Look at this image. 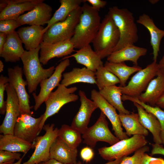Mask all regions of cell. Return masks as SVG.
Masks as SVG:
<instances>
[{"label":"cell","instance_id":"1","mask_svg":"<svg viewBox=\"0 0 164 164\" xmlns=\"http://www.w3.org/2000/svg\"><path fill=\"white\" fill-rule=\"evenodd\" d=\"M82 6V12L70 41L74 48L80 49L92 43L101 24L98 12L86 3Z\"/></svg>","mask_w":164,"mask_h":164},{"label":"cell","instance_id":"2","mask_svg":"<svg viewBox=\"0 0 164 164\" xmlns=\"http://www.w3.org/2000/svg\"><path fill=\"white\" fill-rule=\"evenodd\" d=\"M40 45L37 48L25 50L21 57L23 64V71L27 83L29 93L36 91L38 85L53 73L55 68L53 66L47 69L43 68L39 57Z\"/></svg>","mask_w":164,"mask_h":164},{"label":"cell","instance_id":"3","mask_svg":"<svg viewBox=\"0 0 164 164\" xmlns=\"http://www.w3.org/2000/svg\"><path fill=\"white\" fill-rule=\"evenodd\" d=\"M108 14L113 20L120 35L119 42L114 52L127 46L134 45L138 41V37L133 14L126 9L114 6L109 8Z\"/></svg>","mask_w":164,"mask_h":164},{"label":"cell","instance_id":"4","mask_svg":"<svg viewBox=\"0 0 164 164\" xmlns=\"http://www.w3.org/2000/svg\"><path fill=\"white\" fill-rule=\"evenodd\" d=\"M120 38L117 27L107 14L101 22L98 32L92 42L94 50L102 59L108 57L114 52Z\"/></svg>","mask_w":164,"mask_h":164},{"label":"cell","instance_id":"5","mask_svg":"<svg viewBox=\"0 0 164 164\" xmlns=\"http://www.w3.org/2000/svg\"><path fill=\"white\" fill-rule=\"evenodd\" d=\"M82 12L80 6L73 11L64 21L51 26L45 32L42 42L51 44L70 40L73 35Z\"/></svg>","mask_w":164,"mask_h":164},{"label":"cell","instance_id":"6","mask_svg":"<svg viewBox=\"0 0 164 164\" xmlns=\"http://www.w3.org/2000/svg\"><path fill=\"white\" fill-rule=\"evenodd\" d=\"M147 143L144 136L135 135L130 138L120 140L110 146L100 148L98 151L103 159L112 161L127 156L146 145Z\"/></svg>","mask_w":164,"mask_h":164},{"label":"cell","instance_id":"7","mask_svg":"<svg viewBox=\"0 0 164 164\" xmlns=\"http://www.w3.org/2000/svg\"><path fill=\"white\" fill-rule=\"evenodd\" d=\"M77 89L76 87L67 88L60 84L56 91L50 94L44 102L46 109L40 124L39 134L49 117L58 113L65 104L78 99V96L74 93Z\"/></svg>","mask_w":164,"mask_h":164},{"label":"cell","instance_id":"8","mask_svg":"<svg viewBox=\"0 0 164 164\" xmlns=\"http://www.w3.org/2000/svg\"><path fill=\"white\" fill-rule=\"evenodd\" d=\"M54 124L44 125L43 129L45 131L43 136H37L32 143L35 150L31 156L22 164H38L46 162L50 158L51 146L58 137L59 129L54 128Z\"/></svg>","mask_w":164,"mask_h":164},{"label":"cell","instance_id":"9","mask_svg":"<svg viewBox=\"0 0 164 164\" xmlns=\"http://www.w3.org/2000/svg\"><path fill=\"white\" fill-rule=\"evenodd\" d=\"M159 71L158 63L153 61L145 68L137 72L127 85L119 86L122 94L138 97L145 90L150 82L157 75Z\"/></svg>","mask_w":164,"mask_h":164},{"label":"cell","instance_id":"10","mask_svg":"<svg viewBox=\"0 0 164 164\" xmlns=\"http://www.w3.org/2000/svg\"><path fill=\"white\" fill-rule=\"evenodd\" d=\"M82 137L83 142L91 148L95 147L98 142H105L111 145L120 140L110 131L106 116L101 111L96 122L86 129Z\"/></svg>","mask_w":164,"mask_h":164},{"label":"cell","instance_id":"11","mask_svg":"<svg viewBox=\"0 0 164 164\" xmlns=\"http://www.w3.org/2000/svg\"><path fill=\"white\" fill-rule=\"evenodd\" d=\"M23 74L22 68L19 65L8 70L9 83L13 87L18 97L21 114L32 115L33 112L29 105V96L25 88L27 83L23 79Z\"/></svg>","mask_w":164,"mask_h":164},{"label":"cell","instance_id":"12","mask_svg":"<svg viewBox=\"0 0 164 164\" xmlns=\"http://www.w3.org/2000/svg\"><path fill=\"white\" fill-rule=\"evenodd\" d=\"M5 91L7 95L5 115L0 126V133L3 135L14 134L15 126L21 115L19 100L12 86L9 83Z\"/></svg>","mask_w":164,"mask_h":164},{"label":"cell","instance_id":"13","mask_svg":"<svg viewBox=\"0 0 164 164\" xmlns=\"http://www.w3.org/2000/svg\"><path fill=\"white\" fill-rule=\"evenodd\" d=\"M70 65L69 58L61 61L55 68L53 73L49 77L42 80L39 84L40 89L38 95L35 93L32 94L35 101L34 109L37 111L45 102L53 90L58 87L61 80L62 74Z\"/></svg>","mask_w":164,"mask_h":164},{"label":"cell","instance_id":"14","mask_svg":"<svg viewBox=\"0 0 164 164\" xmlns=\"http://www.w3.org/2000/svg\"><path fill=\"white\" fill-rule=\"evenodd\" d=\"M43 114L38 118L27 114H21L16 123L14 135L33 143L39 135L40 124Z\"/></svg>","mask_w":164,"mask_h":164},{"label":"cell","instance_id":"15","mask_svg":"<svg viewBox=\"0 0 164 164\" xmlns=\"http://www.w3.org/2000/svg\"><path fill=\"white\" fill-rule=\"evenodd\" d=\"M91 99L110 121L115 136L120 140L129 138L125 132L123 130L119 114L117 113L116 109L95 89L92 90L91 92Z\"/></svg>","mask_w":164,"mask_h":164},{"label":"cell","instance_id":"16","mask_svg":"<svg viewBox=\"0 0 164 164\" xmlns=\"http://www.w3.org/2000/svg\"><path fill=\"white\" fill-rule=\"evenodd\" d=\"M79 95L80 106L72 120L71 126L82 134L88 128L92 113L98 107L94 102L87 98L84 91L80 90Z\"/></svg>","mask_w":164,"mask_h":164},{"label":"cell","instance_id":"17","mask_svg":"<svg viewBox=\"0 0 164 164\" xmlns=\"http://www.w3.org/2000/svg\"><path fill=\"white\" fill-rule=\"evenodd\" d=\"M6 7L0 13V20H17L24 12L32 9L43 0H1Z\"/></svg>","mask_w":164,"mask_h":164},{"label":"cell","instance_id":"18","mask_svg":"<svg viewBox=\"0 0 164 164\" xmlns=\"http://www.w3.org/2000/svg\"><path fill=\"white\" fill-rule=\"evenodd\" d=\"M40 46L39 60L44 65L52 58L65 57L70 54L75 48L70 40L51 44L41 42Z\"/></svg>","mask_w":164,"mask_h":164},{"label":"cell","instance_id":"19","mask_svg":"<svg viewBox=\"0 0 164 164\" xmlns=\"http://www.w3.org/2000/svg\"><path fill=\"white\" fill-rule=\"evenodd\" d=\"M52 11L50 5L42 2L31 11L20 15L17 21L21 26L28 24L42 26L50 20Z\"/></svg>","mask_w":164,"mask_h":164},{"label":"cell","instance_id":"20","mask_svg":"<svg viewBox=\"0 0 164 164\" xmlns=\"http://www.w3.org/2000/svg\"><path fill=\"white\" fill-rule=\"evenodd\" d=\"M22 43L15 31L7 35L6 42L0 53V57L4 59L6 62L15 63L19 61L25 51Z\"/></svg>","mask_w":164,"mask_h":164},{"label":"cell","instance_id":"21","mask_svg":"<svg viewBox=\"0 0 164 164\" xmlns=\"http://www.w3.org/2000/svg\"><path fill=\"white\" fill-rule=\"evenodd\" d=\"M77 152V149L70 147L58 137L51 146L50 158L64 164H75Z\"/></svg>","mask_w":164,"mask_h":164},{"label":"cell","instance_id":"22","mask_svg":"<svg viewBox=\"0 0 164 164\" xmlns=\"http://www.w3.org/2000/svg\"><path fill=\"white\" fill-rule=\"evenodd\" d=\"M147 51L146 48L130 45L112 53L107 57V61L115 63L130 61L135 66H138L139 58L145 55Z\"/></svg>","mask_w":164,"mask_h":164},{"label":"cell","instance_id":"23","mask_svg":"<svg viewBox=\"0 0 164 164\" xmlns=\"http://www.w3.org/2000/svg\"><path fill=\"white\" fill-rule=\"evenodd\" d=\"M71 57L74 58L77 63L84 65L94 72L104 65L102 59L92 49L90 45L79 49L74 54L65 56L62 60Z\"/></svg>","mask_w":164,"mask_h":164},{"label":"cell","instance_id":"24","mask_svg":"<svg viewBox=\"0 0 164 164\" xmlns=\"http://www.w3.org/2000/svg\"><path fill=\"white\" fill-rule=\"evenodd\" d=\"M44 28L42 26L32 25L19 28L17 33L26 50L38 48L42 42Z\"/></svg>","mask_w":164,"mask_h":164},{"label":"cell","instance_id":"25","mask_svg":"<svg viewBox=\"0 0 164 164\" xmlns=\"http://www.w3.org/2000/svg\"><path fill=\"white\" fill-rule=\"evenodd\" d=\"M133 104L137 109L140 122L152 133L154 142L162 144L161 126L159 120L154 115L146 111L139 104L135 102Z\"/></svg>","mask_w":164,"mask_h":164},{"label":"cell","instance_id":"26","mask_svg":"<svg viewBox=\"0 0 164 164\" xmlns=\"http://www.w3.org/2000/svg\"><path fill=\"white\" fill-rule=\"evenodd\" d=\"M136 22L145 26L149 31L150 36V43L153 50V61L156 62L161 41L164 37V30L158 28L152 19L145 13L140 15Z\"/></svg>","mask_w":164,"mask_h":164},{"label":"cell","instance_id":"27","mask_svg":"<svg viewBox=\"0 0 164 164\" xmlns=\"http://www.w3.org/2000/svg\"><path fill=\"white\" fill-rule=\"evenodd\" d=\"M164 92V76L159 70L156 77L151 80L145 92L137 97L142 102L154 107Z\"/></svg>","mask_w":164,"mask_h":164},{"label":"cell","instance_id":"28","mask_svg":"<svg viewBox=\"0 0 164 164\" xmlns=\"http://www.w3.org/2000/svg\"><path fill=\"white\" fill-rule=\"evenodd\" d=\"M61 84L67 86L77 83L96 84L95 72L86 68H74L70 72L63 74Z\"/></svg>","mask_w":164,"mask_h":164},{"label":"cell","instance_id":"29","mask_svg":"<svg viewBox=\"0 0 164 164\" xmlns=\"http://www.w3.org/2000/svg\"><path fill=\"white\" fill-rule=\"evenodd\" d=\"M33 144L14 134L0 135V150L14 152H21L26 154L32 148Z\"/></svg>","mask_w":164,"mask_h":164},{"label":"cell","instance_id":"30","mask_svg":"<svg viewBox=\"0 0 164 164\" xmlns=\"http://www.w3.org/2000/svg\"><path fill=\"white\" fill-rule=\"evenodd\" d=\"M59 2L60 5L44 28L43 31L44 33L52 25L64 21L71 12L80 6L82 3L86 2V0H60Z\"/></svg>","mask_w":164,"mask_h":164},{"label":"cell","instance_id":"31","mask_svg":"<svg viewBox=\"0 0 164 164\" xmlns=\"http://www.w3.org/2000/svg\"><path fill=\"white\" fill-rule=\"evenodd\" d=\"M120 121L125 130V133L129 137L133 135H139L147 136L148 130L139 121L138 113L131 112L129 114H119Z\"/></svg>","mask_w":164,"mask_h":164},{"label":"cell","instance_id":"32","mask_svg":"<svg viewBox=\"0 0 164 164\" xmlns=\"http://www.w3.org/2000/svg\"><path fill=\"white\" fill-rule=\"evenodd\" d=\"M104 67L112 73L119 79L120 87H125L129 77L133 73L137 72L142 68L138 66L130 67L127 65L124 62L115 63L106 61Z\"/></svg>","mask_w":164,"mask_h":164},{"label":"cell","instance_id":"33","mask_svg":"<svg viewBox=\"0 0 164 164\" xmlns=\"http://www.w3.org/2000/svg\"><path fill=\"white\" fill-rule=\"evenodd\" d=\"M101 96L119 112V114H129L130 112L124 107L122 101V94L119 86L115 85L104 87L99 91Z\"/></svg>","mask_w":164,"mask_h":164},{"label":"cell","instance_id":"34","mask_svg":"<svg viewBox=\"0 0 164 164\" xmlns=\"http://www.w3.org/2000/svg\"><path fill=\"white\" fill-rule=\"evenodd\" d=\"M81 134L71 126L64 124L59 129L58 137L70 147L77 149L82 141Z\"/></svg>","mask_w":164,"mask_h":164},{"label":"cell","instance_id":"35","mask_svg":"<svg viewBox=\"0 0 164 164\" xmlns=\"http://www.w3.org/2000/svg\"><path fill=\"white\" fill-rule=\"evenodd\" d=\"M122 100H128L133 103H137L142 106L146 111L154 115L158 119L161 126V138L162 144L164 145V111L156 106L153 107L141 101L136 97H133L123 94Z\"/></svg>","mask_w":164,"mask_h":164},{"label":"cell","instance_id":"36","mask_svg":"<svg viewBox=\"0 0 164 164\" xmlns=\"http://www.w3.org/2000/svg\"><path fill=\"white\" fill-rule=\"evenodd\" d=\"M95 73L96 79V84L99 91L105 87L115 85L120 83L118 78L108 70L104 67V65L100 67Z\"/></svg>","mask_w":164,"mask_h":164},{"label":"cell","instance_id":"37","mask_svg":"<svg viewBox=\"0 0 164 164\" xmlns=\"http://www.w3.org/2000/svg\"><path fill=\"white\" fill-rule=\"evenodd\" d=\"M149 151V147L145 146L135 151L132 156L125 157L120 164H142L144 153Z\"/></svg>","mask_w":164,"mask_h":164},{"label":"cell","instance_id":"38","mask_svg":"<svg viewBox=\"0 0 164 164\" xmlns=\"http://www.w3.org/2000/svg\"><path fill=\"white\" fill-rule=\"evenodd\" d=\"M9 83L8 77L1 75L0 76V113L2 115L5 113L6 103L4 100V92Z\"/></svg>","mask_w":164,"mask_h":164},{"label":"cell","instance_id":"39","mask_svg":"<svg viewBox=\"0 0 164 164\" xmlns=\"http://www.w3.org/2000/svg\"><path fill=\"white\" fill-rule=\"evenodd\" d=\"M20 26V25L16 20H0V32L8 35L15 31V29Z\"/></svg>","mask_w":164,"mask_h":164},{"label":"cell","instance_id":"40","mask_svg":"<svg viewBox=\"0 0 164 164\" xmlns=\"http://www.w3.org/2000/svg\"><path fill=\"white\" fill-rule=\"evenodd\" d=\"M21 154L3 150H0V164H9L14 163L15 160H19Z\"/></svg>","mask_w":164,"mask_h":164},{"label":"cell","instance_id":"41","mask_svg":"<svg viewBox=\"0 0 164 164\" xmlns=\"http://www.w3.org/2000/svg\"><path fill=\"white\" fill-rule=\"evenodd\" d=\"M94 152L92 148L86 147L83 148L80 152L81 158L84 161L87 162H90L93 158Z\"/></svg>","mask_w":164,"mask_h":164},{"label":"cell","instance_id":"42","mask_svg":"<svg viewBox=\"0 0 164 164\" xmlns=\"http://www.w3.org/2000/svg\"><path fill=\"white\" fill-rule=\"evenodd\" d=\"M142 164H164V159L161 158L152 157L145 153Z\"/></svg>","mask_w":164,"mask_h":164},{"label":"cell","instance_id":"43","mask_svg":"<svg viewBox=\"0 0 164 164\" xmlns=\"http://www.w3.org/2000/svg\"><path fill=\"white\" fill-rule=\"evenodd\" d=\"M86 1L91 4L94 9L98 12L107 4L106 1L101 0H86Z\"/></svg>","mask_w":164,"mask_h":164},{"label":"cell","instance_id":"44","mask_svg":"<svg viewBox=\"0 0 164 164\" xmlns=\"http://www.w3.org/2000/svg\"><path fill=\"white\" fill-rule=\"evenodd\" d=\"M151 144L152 147L150 154L151 156L155 154H160L164 155V147L162 144L156 143Z\"/></svg>","mask_w":164,"mask_h":164},{"label":"cell","instance_id":"45","mask_svg":"<svg viewBox=\"0 0 164 164\" xmlns=\"http://www.w3.org/2000/svg\"><path fill=\"white\" fill-rule=\"evenodd\" d=\"M7 37V34L0 32V53L2 50L4 46Z\"/></svg>","mask_w":164,"mask_h":164},{"label":"cell","instance_id":"46","mask_svg":"<svg viewBox=\"0 0 164 164\" xmlns=\"http://www.w3.org/2000/svg\"><path fill=\"white\" fill-rule=\"evenodd\" d=\"M156 106L164 109V92L156 103Z\"/></svg>","mask_w":164,"mask_h":164},{"label":"cell","instance_id":"47","mask_svg":"<svg viewBox=\"0 0 164 164\" xmlns=\"http://www.w3.org/2000/svg\"><path fill=\"white\" fill-rule=\"evenodd\" d=\"M159 70L164 76V55L158 63Z\"/></svg>","mask_w":164,"mask_h":164},{"label":"cell","instance_id":"48","mask_svg":"<svg viewBox=\"0 0 164 164\" xmlns=\"http://www.w3.org/2000/svg\"><path fill=\"white\" fill-rule=\"evenodd\" d=\"M124 157L117 159L113 161H109L104 164H120ZM75 164H82V163L80 161H79Z\"/></svg>","mask_w":164,"mask_h":164},{"label":"cell","instance_id":"49","mask_svg":"<svg viewBox=\"0 0 164 164\" xmlns=\"http://www.w3.org/2000/svg\"><path fill=\"white\" fill-rule=\"evenodd\" d=\"M39 164H66L61 163L55 159H50L48 160L41 162Z\"/></svg>","mask_w":164,"mask_h":164},{"label":"cell","instance_id":"50","mask_svg":"<svg viewBox=\"0 0 164 164\" xmlns=\"http://www.w3.org/2000/svg\"><path fill=\"white\" fill-rule=\"evenodd\" d=\"M26 155V154H24L23 156H22V157H21V159L19 160H18L16 162L9 164H22V161L24 156Z\"/></svg>","mask_w":164,"mask_h":164},{"label":"cell","instance_id":"51","mask_svg":"<svg viewBox=\"0 0 164 164\" xmlns=\"http://www.w3.org/2000/svg\"><path fill=\"white\" fill-rule=\"evenodd\" d=\"M4 65L2 61L0 60V72H2L3 70Z\"/></svg>","mask_w":164,"mask_h":164},{"label":"cell","instance_id":"52","mask_svg":"<svg viewBox=\"0 0 164 164\" xmlns=\"http://www.w3.org/2000/svg\"><path fill=\"white\" fill-rule=\"evenodd\" d=\"M159 1L157 0H150L149 2L152 4H154L158 2Z\"/></svg>","mask_w":164,"mask_h":164},{"label":"cell","instance_id":"53","mask_svg":"<svg viewBox=\"0 0 164 164\" xmlns=\"http://www.w3.org/2000/svg\"></svg>","mask_w":164,"mask_h":164}]
</instances>
